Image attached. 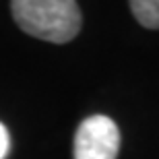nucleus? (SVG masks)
I'll list each match as a JSON object with an SVG mask.
<instances>
[{
	"instance_id": "obj_1",
	"label": "nucleus",
	"mask_w": 159,
	"mask_h": 159,
	"mask_svg": "<svg viewBox=\"0 0 159 159\" xmlns=\"http://www.w3.org/2000/svg\"><path fill=\"white\" fill-rule=\"evenodd\" d=\"M12 17L25 33L52 43H66L81 29L75 0H11Z\"/></svg>"
},
{
	"instance_id": "obj_2",
	"label": "nucleus",
	"mask_w": 159,
	"mask_h": 159,
	"mask_svg": "<svg viewBox=\"0 0 159 159\" xmlns=\"http://www.w3.org/2000/svg\"><path fill=\"white\" fill-rule=\"evenodd\" d=\"M120 149V130L107 116L83 120L75 136V159H116Z\"/></svg>"
},
{
	"instance_id": "obj_3",
	"label": "nucleus",
	"mask_w": 159,
	"mask_h": 159,
	"mask_svg": "<svg viewBox=\"0 0 159 159\" xmlns=\"http://www.w3.org/2000/svg\"><path fill=\"white\" fill-rule=\"evenodd\" d=\"M130 8L143 27L159 29V0H130Z\"/></svg>"
},
{
	"instance_id": "obj_4",
	"label": "nucleus",
	"mask_w": 159,
	"mask_h": 159,
	"mask_svg": "<svg viewBox=\"0 0 159 159\" xmlns=\"http://www.w3.org/2000/svg\"><path fill=\"white\" fill-rule=\"evenodd\" d=\"M8 153V130L4 128V124H0V159H4Z\"/></svg>"
}]
</instances>
